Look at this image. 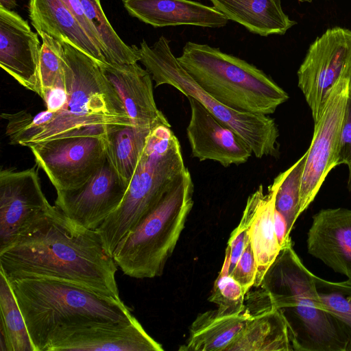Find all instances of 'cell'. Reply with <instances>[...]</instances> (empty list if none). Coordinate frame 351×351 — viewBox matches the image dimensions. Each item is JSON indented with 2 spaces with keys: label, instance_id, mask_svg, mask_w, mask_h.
Masks as SVG:
<instances>
[{
  "label": "cell",
  "instance_id": "1",
  "mask_svg": "<svg viewBox=\"0 0 351 351\" xmlns=\"http://www.w3.org/2000/svg\"><path fill=\"white\" fill-rule=\"evenodd\" d=\"M0 271L11 281L51 280L75 286L112 302H123L117 265L100 235L56 206L37 217L0 252Z\"/></svg>",
  "mask_w": 351,
  "mask_h": 351
},
{
  "label": "cell",
  "instance_id": "2",
  "mask_svg": "<svg viewBox=\"0 0 351 351\" xmlns=\"http://www.w3.org/2000/svg\"><path fill=\"white\" fill-rule=\"evenodd\" d=\"M62 44L67 99L57 112L2 114L10 143L24 147L96 126L133 125L99 62L74 46Z\"/></svg>",
  "mask_w": 351,
  "mask_h": 351
},
{
  "label": "cell",
  "instance_id": "3",
  "mask_svg": "<svg viewBox=\"0 0 351 351\" xmlns=\"http://www.w3.org/2000/svg\"><path fill=\"white\" fill-rule=\"evenodd\" d=\"M314 276L295 252L290 239L259 287L282 314L293 351H346V339L324 308Z\"/></svg>",
  "mask_w": 351,
  "mask_h": 351
},
{
  "label": "cell",
  "instance_id": "4",
  "mask_svg": "<svg viewBox=\"0 0 351 351\" xmlns=\"http://www.w3.org/2000/svg\"><path fill=\"white\" fill-rule=\"evenodd\" d=\"M177 59L205 92L230 108L269 115L289 99L263 71L219 48L189 41Z\"/></svg>",
  "mask_w": 351,
  "mask_h": 351
},
{
  "label": "cell",
  "instance_id": "5",
  "mask_svg": "<svg viewBox=\"0 0 351 351\" xmlns=\"http://www.w3.org/2000/svg\"><path fill=\"white\" fill-rule=\"evenodd\" d=\"M186 169L180 142L171 127L154 128L123 199L95 230L110 256L119 241L157 205Z\"/></svg>",
  "mask_w": 351,
  "mask_h": 351
},
{
  "label": "cell",
  "instance_id": "6",
  "mask_svg": "<svg viewBox=\"0 0 351 351\" xmlns=\"http://www.w3.org/2000/svg\"><path fill=\"white\" fill-rule=\"evenodd\" d=\"M10 282L34 351H43L58 327L93 320L119 322L133 315L123 302L109 301L58 281L25 278Z\"/></svg>",
  "mask_w": 351,
  "mask_h": 351
},
{
  "label": "cell",
  "instance_id": "7",
  "mask_svg": "<svg viewBox=\"0 0 351 351\" xmlns=\"http://www.w3.org/2000/svg\"><path fill=\"white\" fill-rule=\"evenodd\" d=\"M194 185L187 169L157 205L117 244L113 259L137 279L162 275L193 205Z\"/></svg>",
  "mask_w": 351,
  "mask_h": 351
},
{
  "label": "cell",
  "instance_id": "8",
  "mask_svg": "<svg viewBox=\"0 0 351 351\" xmlns=\"http://www.w3.org/2000/svg\"><path fill=\"white\" fill-rule=\"evenodd\" d=\"M138 51L139 61L151 74L156 86L167 84L199 101L236 132L256 158L278 155L279 130L275 120L269 115L230 108L205 92L178 62L166 37L161 36L152 46L143 40Z\"/></svg>",
  "mask_w": 351,
  "mask_h": 351
},
{
  "label": "cell",
  "instance_id": "9",
  "mask_svg": "<svg viewBox=\"0 0 351 351\" xmlns=\"http://www.w3.org/2000/svg\"><path fill=\"white\" fill-rule=\"evenodd\" d=\"M109 127L88 128L29 147L56 192L82 186L105 164Z\"/></svg>",
  "mask_w": 351,
  "mask_h": 351
},
{
  "label": "cell",
  "instance_id": "10",
  "mask_svg": "<svg viewBox=\"0 0 351 351\" xmlns=\"http://www.w3.org/2000/svg\"><path fill=\"white\" fill-rule=\"evenodd\" d=\"M351 79V30L327 29L310 45L298 71L302 90L314 122L320 117L337 82Z\"/></svg>",
  "mask_w": 351,
  "mask_h": 351
},
{
  "label": "cell",
  "instance_id": "11",
  "mask_svg": "<svg viewBox=\"0 0 351 351\" xmlns=\"http://www.w3.org/2000/svg\"><path fill=\"white\" fill-rule=\"evenodd\" d=\"M162 351L132 315L119 322L93 320L62 326L49 336L43 351Z\"/></svg>",
  "mask_w": 351,
  "mask_h": 351
},
{
  "label": "cell",
  "instance_id": "12",
  "mask_svg": "<svg viewBox=\"0 0 351 351\" xmlns=\"http://www.w3.org/2000/svg\"><path fill=\"white\" fill-rule=\"evenodd\" d=\"M350 82V78H343L337 82L320 117L315 122L302 176L300 215L314 200L328 173L337 166L340 133Z\"/></svg>",
  "mask_w": 351,
  "mask_h": 351
},
{
  "label": "cell",
  "instance_id": "13",
  "mask_svg": "<svg viewBox=\"0 0 351 351\" xmlns=\"http://www.w3.org/2000/svg\"><path fill=\"white\" fill-rule=\"evenodd\" d=\"M51 205L44 194L35 167L0 171V252Z\"/></svg>",
  "mask_w": 351,
  "mask_h": 351
},
{
  "label": "cell",
  "instance_id": "14",
  "mask_svg": "<svg viewBox=\"0 0 351 351\" xmlns=\"http://www.w3.org/2000/svg\"><path fill=\"white\" fill-rule=\"evenodd\" d=\"M128 186L106 160L82 186L57 191L55 204L73 221L96 230L120 205Z\"/></svg>",
  "mask_w": 351,
  "mask_h": 351
},
{
  "label": "cell",
  "instance_id": "15",
  "mask_svg": "<svg viewBox=\"0 0 351 351\" xmlns=\"http://www.w3.org/2000/svg\"><path fill=\"white\" fill-rule=\"evenodd\" d=\"M186 97L191 108L186 136L192 156L199 161L217 162L224 167L246 162L253 153L243 138L199 101Z\"/></svg>",
  "mask_w": 351,
  "mask_h": 351
},
{
  "label": "cell",
  "instance_id": "16",
  "mask_svg": "<svg viewBox=\"0 0 351 351\" xmlns=\"http://www.w3.org/2000/svg\"><path fill=\"white\" fill-rule=\"evenodd\" d=\"M41 44L17 12L0 7V66L25 88L38 93Z\"/></svg>",
  "mask_w": 351,
  "mask_h": 351
},
{
  "label": "cell",
  "instance_id": "17",
  "mask_svg": "<svg viewBox=\"0 0 351 351\" xmlns=\"http://www.w3.org/2000/svg\"><path fill=\"white\" fill-rule=\"evenodd\" d=\"M247 301L245 324L225 351H293L287 322L267 293L261 289Z\"/></svg>",
  "mask_w": 351,
  "mask_h": 351
},
{
  "label": "cell",
  "instance_id": "18",
  "mask_svg": "<svg viewBox=\"0 0 351 351\" xmlns=\"http://www.w3.org/2000/svg\"><path fill=\"white\" fill-rule=\"evenodd\" d=\"M101 70L117 93L133 125L154 128L170 126L167 119L156 104L152 77L138 63L108 64L99 63Z\"/></svg>",
  "mask_w": 351,
  "mask_h": 351
},
{
  "label": "cell",
  "instance_id": "19",
  "mask_svg": "<svg viewBox=\"0 0 351 351\" xmlns=\"http://www.w3.org/2000/svg\"><path fill=\"white\" fill-rule=\"evenodd\" d=\"M308 254L351 283V209H322L313 217L307 233Z\"/></svg>",
  "mask_w": 351,
  "mask_h": 351
},
{
  "label": "cell",
  "instance_id": "20",
  "mask_svg": "<svg viewBox=\"0 0 351 351\" xmlns=\"http://www.w3.org/2000/svg\"><path fill=\"white\" fill-rule=\"evenodd\" d=\"M277 188L276 178L268 186L267 193L264 192L263 186L259 185L248 197L240 221L247 228L256 262L255 287H259L265 273L281 250L274 223Z\"/></svg>",
  "mask_w": 351,
  "mask_h": 351
},
{
  "label": "cell",
  "instance_id": "21",
  "mask_svg": "<svg viewBox=\"0 0 351 351\" xmlns=\"http://www.w3.org/2000/svg\"><path fill=\"white\" fill-rule=\"evenodd\" d=\"M128 14L154 27L195 25L219 28L228 19L213 6L192 0H123Z\"/></svg>",
  "mask_w": 351,
  "mask_h": 351
},
{
  "label": "cell",
  "instance_id": "22",
  "mask_svg": "<svg viewBox=\"0 0 351 351\" xmlns=\"http://www.w3.org/2000/svg\"><path fill=\"white\" fill-rule=\"evenodd\" d=\"M29 16L38 34L45 33L106 64L101 49L89 37L62 0H29Z\"/></svg>",
  "mask_w": 351,
  "mask_h": 351
},
{
  "label": "cell",
  "instance_id": "23",
  "mask_svg": "<svg viewBox=\"0 0 351 351\" xmlns=\"http://www.w3.org/2000/svg\"><path fill=\"white\" fill-rule=\"evenodd\" d=\"M229 21L261 36L283 35L296 24L281 6L280 0H208Z\"/></svg>",
  "mask_w": 351,
  "mask_h": 351
},
{
  "label": "cell",
  "instance_id": "24",
  "mask_svg": "<svg viewBox=\"0 0 351 351\" xmlns=\"http://www.w3.org/2000/svg\"><path fill=\"white\" fill-rule=\"evenodd\" d=\"M248 317L246 310L224 315L216 310L198 314L189 328V337L179 350L225 351L243 328Z\"/></svg>",
  "mask_w": 351,
  "mask_h": 351
},
{
  "label": "cell",
  "instance_id": "25",
  "mask_svg": "<svg viewBox=\"0 0 351 351\" xmlns=\"http://www.w3.org/2000/svg\"><path fill=\"white\" fill-rule=\"evenodd\" d=\"M153 129L136 125H111L108 129L107 160L128 186Z\"/></svg>",
  "mask_w": 351,
  "mask_h": 351
},
{
  "label": "cell",
  "instance_id": "26",
  "mask_svg": "<svg viewBox=\"0 0 351 351\" xmlns=\"http://www.w3.org/2000/svg\"><path fill=\"white\" fill-rule=\"evenodd\" d=\"M1 350L34 351L10 281L0 271Z\"/></svg>",
  "mask_w": 351,
  "mask_h": 351
},
{
  "label": "cell",
  "instance_id": "27",
  "mask_svg": "<svg viewBox=\"0 0 351 351\" xmlns=\"http://www.w3.org/2000/svg\"><path fill=\"white\" fill-rule=\"evenodd\" d=\"M83 11L105 50L108 64L139 61L138 47L125 43L113 29L102 9L100 0H80Z\"/></svg>",
  "mask_w": 351,
  "mask_h": 351
},
{
  "label": "cell",
  "instance_id": "28",
  "mask_svg": "<svg viewBox=\"0 0 351 351\" xmlns=\"http://www.w3.org/2000/svg\"><path fill=\"white\" fill-rule=\"evenodd\" d=\"M315 287L325 310L332 316L351 351V283L332 282L314 276Z\"/></svg>",
  "mask_w": 351,
  "mask_h": 351
},
{
  "label": "cell",
  "instance_id": "29",
  "mask_svg": "<svg viewBox=\"0 0 351 351\" xmlns=\"http://www.w3.org/2000/svg\"><path fill=\"white\" fill-rule=\"evenodd\" d=\"M306 155V152L292 166L276 177L278 188L275 209L285 217L290 231L300 215L301 185Z\"/></svg>",
  "mask_w": 351,
  "mask_h": 351
},
{
  "label": "cell",
  "instance_id": "30",
  "mask_svg": "<svg viewBox=\"0 0 351 351\" xmlns=\"http://www.w3.org/2000/svg\"><path fill=\"white\" fill-rule=\"evenodd\" d=\"M42 43L38 67V95L65 85L64 51L62 44L47 34H39Z\"/></svg>",
  "mask_w": 351,
  "mask_h": 351
},
{
  "label": "cell",
  "instance_id": "31",
  "mask_svg": "<svg viewBox=\"0 0 351 351\" xmlns=\"http://www.w3.org/2000/svg\"><path fill=\"white\" fill-rule=\"evenodd\" d=\"M245 295L241 285L229 274L228 268L223 265L208 300L218 306L219 314L237 315L245 311Z\"/></svg>",
  "mask_w": 351,
  "mask_h": 351
},
{
  "label": "cell",
  "instance_id": "32",
  "mask_svg": "<svg viewBox=\"0 0 351 351\" xmlns=\"http://www.w3.org/2000/svg\"><path fill=\"white\" fill-rule=\"evenodd\" d=\"M257 271L256 262L250 238L235 267L230 274L242 287L245 294L254 286Z\"/></svg>",
  "mask_w": 351,
  "mask_h": 351
},
{
  "label": "cell",
  "instance_id": "33",
  "mask_svg": "<svg viewBox=\"0 0 351 351\" xmlns=\"http://www.w3.org/2000/svg\"><path fill=\"white\" fill-rule=\"evenodd\" d=\"M351 165V82L341 129L337 165Z\"/></svg>",
  "mask_w": 351,
  "mask_h": 351
},
{
  "label": "cell",
  "instance_id": "34",
  "mask_svg": "<svg viewBox=\"0 0 351 351\" xmlns=\"http://www.w3.org/2000/svg\"><path fill=\"white\" fill-rule=\"evenodd\" d=\"M247 239V228L241 222L232 231L228 242L226 252L229 255V274L238 262L245 247Z\"/></svg>",
  "mask_w": 351,
  "mask_h": 351
},
{
  "label": "cell",
  "instance_id": "35",
  "mask_svg": "<svg viewBox=\"0 0 351 351\" xmlns=\"http://www.w3.org/2000/svg\"><path fill=\"white\" fill-rule=\"evenodd\" d=\"M274 223L276 237L280 247L282 248L291 239V231L285 217L276 209H274Z\"/></svg>",
  "mask_w": 351,
  "mask_h": 351
},
{
  "label": "cell",
  "instance_id": "36",
  "mask_svg": "<svg viewBox=\"0 0 351 351\" xmlns=\"http://www.w3.org/2000/svg\"><path fill=\"white\" fill-rule=\"evenodd\" d=\"M19 0H0V7L8 10H12L17 5Z\"/></svg>",
  "mask_w": 351,
  "mask_h": 351
},
{
  "label": "cell",
  "instance_id": "37",
  "mask_svg": "<svg viewBox=\"0 0 351 351\" xmlns=\"http://www.w3.org/2000/svg\"><path fill=\"white\" fill-rule=\"evenodd\" d=\"M349 169V176H348V188L349 191L351 192V165L348 167Z\"/></svg>",
  "mask_w": 351,
  "mask_h": 351
},
{
  "label": "cell",
  "instance_id": "38",
  "mask_svg": "<svg viewBox=\"0 0 351 351\" xmlns=\"http://www.w3.org/2000/svg\"><path fill=\"white\" fill-rule=\"evenodd\" d=\"M300 2H311L313 0H298Z\"/></svg>",
  "mask_w": 351,
  "mask_h": 351
}]
</instances>
